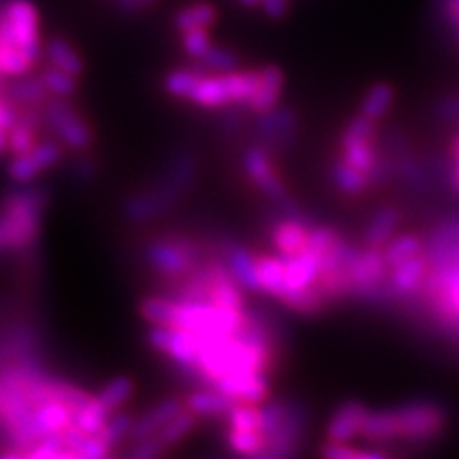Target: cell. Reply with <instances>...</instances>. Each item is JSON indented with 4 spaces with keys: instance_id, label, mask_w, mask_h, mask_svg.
Returning a JSON list of instances; mask_svg holds the SVG:
<instances>
[{
    "instance_id": "cell-27",
    "label": "cell",
    "mask_w": 459,
    "mask_h": 459,
    "mask_svg": "<svg viewBox=\"0 0 459 459\" xmlns=\"http://www.w3.org/2000/svg\"><path fill=\"white\" fill-rule=\"evenodd\" d=\"M228 92H230V102L232 106L243 108L249 106L253 100L258 82H261V69H249V71H228V74H222Z\"/></svg>"
},
{
    "instance_id": "cell-23",
    "label": "cell",
    "mask_w": 459,
    "mask_h": 459,
    "mask_svg": "<svg viewBox=\"0 0 459 459\" xmlns=\"http://www.w3.org/2000/svg\"><path fill=\"white\" fill-rule=\"evenodd\" d=\"M190 102L205 108V109H219L226 108L230 102V92L222 74H205L195 84L194 92L190 94Z\"/></svg>"
},
{
    "instance_id": "cell-10",
    "label": "cell",
    "mask_w": 459,
    "mask_h": 459,
    "mask_svg": "<svg viewBox=\"0 0 459 459\" xmlns=\"http://www.w3.org/2000/svg\"><path fill=\"white\" fill-rule=\"evenodd\" d=\"M295 128L297 115L287 106H276L268 111L258 113V119L255 121L258 143L268 152L285 148L295 136Z\"/></svg>"
},
{
    "instance_id": "cell-9",
    "label": "cell",
    "mask_w": 459,
    "mask_h": 459,
    "mask_svg": "<svg viewBox=\"0 0 459 459\" xmlns=\"http://www.w3.org/2000/svg\"><path fill=\"white\" fill-rule=\"evenodd\" d=\"M243 169H246L251 182L258 186V190H261L268 199L274 201V204H281V201L290 199L285 184L276 172L274 163H272L270 152L263 148L261 143L251 146L243 153Z\"/></svg>"
},
{
    "instance_id": "cell-1",
    "label": "cell",
    "mask_w": 459,
    "mask_h": 459,
    "mask_svg": "<svg viewBox=\"0 0 459 459\" xmlns=\"http://www.w3.org/2000/svg\"><path fill=\"white\" fill-rule=\"evenodd\" d=\"M47 205L48 192L39 184H20L0 199V221L6 230L10 251H25L35 246Z\"/></svg>"
},
{
    "instance_id": "cell-5",
    "label": "cell",
    "mask_w": 459,
    "mask_h": 459,
    "mask_svg": "<svg viewBox=\"0 0 459 459\" xmlns=\"http://www.w3.org/2000/svg\"><path fill=\"white\" fill-rule=\"evenodd\" d=\"M398 425H400V440L408 442H429L442 433L446 425V413L435 404V402L418 400L410 404L398 406Z\"/></svg>"
},
{
    "instance_id": "cell-59",
    "label": "cell",
    "mask_w": 459,
    "mask_h": 459,
    "mask_svg": "<svg viewBox=\"0 0 459 459\" xmlns=\"http://www.w3.org/2000/svg\"><path fill=\"white\" fill-rule=\"evenodd\" d=\"M452 155L455 157V161H459V136H455V140L452 142Z\"/></svg>"
},
{
    "instance_id": "cell-24",
    "label": "cell",
    "mask_w": 459,
    "mask_h": 459,
    "mask_svg": "<svg viewBox=\"0 0 459 459\" xmlns=\"http://www.w3.org/2000/svg\"><path fill=\"white\" fill-rule=\"evenodd\" d=\"M258 280H261V293L278 300L287 295L285 264L278 255H258Z\"/></svg>"
},
{
    "instance_id": "cell-3",
    "label": "cell",
    "mask_w": 459,
    "mask_h": 459,
    "mask_svg": "<svg viewBox=\"0 0 459 459\" xmlns=\"http://www.w3.org/2000/svg\"><path fill=\"white\" fill-rule=\"evenodd\" d=\"M45 119L48 131L65 148L86 152L92 146V128L67 98H48L45 104Z\"/></svg>"
},
{
    "instance_id": "cell-11",
    "label": "cell",
    "mask_w": 459,
    "mask_h": 459,
    "mask_svg": "<svg viewBox=\"0 0 459 459\" xmlns=\"http://www.w3.org/2000/svg\"><path fill=\"white\" fill-rule=\"evenodd\" d=\"M270 373L249 371L236 373L221 379L214 389L222 391L236 402H247V404H263L270 398Z\"/></svg>"
},
{
    "instance_id": "cell-7",
    "label": "cell",
    "mask_w": 459,
    "mask_h": 459,
    "mask_svg": "<svg viewBox=\"0 0 459 459\" xmlns=\"http://www.w3.org/2000/svg\"><path fill=\"white\" fill-rule=\"evenodd\" d=\"M351 283L352 295L362 299H381L383 287L386 283V272H391L385 261L383 249L368 247L358 249L351 263Z\"/></svg>"
},
{
    "instance_id": "cell-60",
    "label": "cell",
    "mask_w": 459,
    "mask_h": 459,
    "mask_svg": "<svg viewBox=\"0 0 459 459\" xmlns=\"http://www.w3.org/2000/svg\"><path fill=\"white\" fill-rule=\"evenodd\" d=\"M241 4H246V6H261V0H241Z\"/></svg>"
},
{
    "instance_id": "cell-14",
    "label": "cell",
    "mask_w": 459,
    "mask_h": 459,
    "mask_svg": "<svg viewBox=\"0 0 459 459\" xmlns=\"http://www.w3.org/2000/svg\"><path fill=\"white\" fill-rule=\"evenodd\" d=\"M278 256L285 264L287 293L297 291V290H307V287L318 281L320 268H322V256L318 253L305 249L297 255H278Z\"/></svg>"
},
{
    "instance_id": "cell-49",
    "label": "cell",
    "mask_w": 459,
    "mask_h": 459,
    "mask_svg": "<svg viewBox=\"0 0 459 459\" xmlns=\"http://www.w3.org/2000/svg\"><path fill=\"white\" fill-rule=\"evenodd\" d=\"M211 47H212V42H211V35L207 29H192V31L182 33V48L192 57V60H199V57H204Z\"/></svg>"
},
{
    "instance_id": "cell-2",
    "label": "cell",
    "mask_w": 459,
    "mask_h": 459,
    "mask_svg": "<svg viewBox=\"0 0 459 459\" xmlns=\"http://www.w3.org/2000/svg\"><path fill=\"white\" fill-rule=\"evenodd\" d=\"M146 263L167 280H177L207 261L197 243L184 236H165L150 241L143 249Z\"/></svg>"
},
{
    "instance_id": "cell-33",
    "label": "cell",
    "mask_w": 459,
    "mask_h": 459,
    "mask_svg": "<svg viewBox=\"0 0 459 459\" xmlns=\"http://www.w3.org/2000/svg\"><path fill=\"white\" fill-rule=\"evenodd\" d=\"M333 182L344 195H351V197L362 195L371 184L369 177L364 170L352 167L344 160H339L333 165Z\"/></svg>"
},
{
    "instance_id": "cell-43",
    "label": "cell",
    "mask_w": 459,
    "mask_h": 459,
    "mask_svg": "<svg viewBox=\"0 0 459 459\" xmlns=\"http://www.w3.org/2000/svg\"><path fill=\"white\" fill-rule=\"evenodd\" d=\"M197 415H194L188 408H186L182 413H178L175 420H170L161 430H160V438L167 444V446H175V444L182 442L186 437H188L192 430L195 429Z\"/></svg>"
},
{
    "instance_id": "cell-13",
    "label": "cell",
    "mask_w": 459,
    "mask_h": 459,
    "mask_svg": "<svg viewBox=\"0 0 459 459\" xmlns=\"http://www.w3.org/2000/svg\"><path fill=\"white\" fill-rule=\"evenodd\" d=\"M369 410L358 400H347L335 410L327 423V440L332 442H351L362 435V427Z\"/></svg>"
},
{
    "instance_id": "cell-46",
    "label": "cell",
    "mask_w": 459,
    "mask_h": 459,
    "mask_svg": "<svg viewBox=\"0 0 459 459\" xmlns=\"http://www.w3.org/2000/svg\"><path fill=\"white\" fill-rule=\"evenodd\" d=\"M376 123L377 121H373L360 113L358 117H354L347 126L342 128L341 140H339L341 146H349V143L364 142V140H376V134H377Z\"/></svg>"
},
{
    "instance_id": "cell-58",
    "label": "cell",
    "mask_w": 459,
    "mask_h": 459,
    "mask_svg": "<svg viewBox=\"0 0 459 459\" xmlns=\"http://www.w3.org/2000/svg\"><path fill=\"white\" fill-rule=\"evenodd\" d=\"M3 251H10V247H8V236H6L4 224H3V221H0V253Z\"/></svg>"
},
{
    "instance_id": "cell-30",
    "label": "cell",
    "mask_w": 459,
    "mask_h": 459,
    "mask_svg": "<svg viewBox=\"0 0 459 459\" xmlns=\"http://www.w3.org/2000/svg\"><path fill=\"white\" fill-rule=\"evenodd\" d=\"M393 104H394L393 86L389 82H376L366 92L362 104H360V113L373 121H379L391 111Z\"/></svg>"
},
{
    "instance_id": "cell-15",
    "label": "cell",
    "mask_w": 459,
    "mask_h": 459,
    "mask_svg": "<svg viewBox=\"0 0 459 459\" xmlns=\"http://www.w3.org/2000/svg\"><path fill=\"white\" fill-rule=\"evenodd\" d=\"M186 410V400L182 398H167L160 404L148 410L146 413H142L140 418L134 420L131 437H128V442H136L160 435V430L170 421L175 420L178 413Z\"/></svg>"
},
{
    "instance_id": "cell-21",
    "label": "cell",
    "mask_w": 459,
    "mask_h": 459,
    "mask_svg": "<svg viewBox=\"0 0 459 459\" xmlns=\"http://www.w3.org/2000/svg\"><path fill=\"white\" fill-rule=\"evenodd\" d=\"M3 96L16 102L18 106H40L48 102L50 92L47 84L42 82L40 75L35 77L27 74L22 77H13L10 82H4Z\"/></svg>"
},
{
    "instance_id": "cell-42",
    "label": "cell",
    "mask_w": 459,
    "mask_h": 459,
    "mask_svg": "<svg viewBox=\"0 0 459 459\" xmlns=\"http://www.w3.org/2000/svg\"><path fill=\"white\" fill-rule=\"evenodd\" d=\"M195 65L205 74H228V71L238 69L239 57L228 48L211 47L204 57H199Z\"/></svg>"
},
{
    "instance_id": "cell-4",
    "label": "cell",
    "mask_w": 459,
    "mask_h": 459,
    "mask_svg": "<svg viewBox=\"0 0 459 459\" xmlns=\"http://www.w3.org/2000/svg\"><path fill=\"white\" fill-rule=\"evenodd\" d=\"M308 411L303 402L290 398L285 418L270 433L263 435L264 448L256 455V459H287L299 452L307 430Z\"/></svg>"
},
{
    "instance_id": "cell-28",
    "label": "cell",
    "mask_w": 459,
    "mask_h": 459,
    "mask_svg": "<svg viewBox=\"0 0 459 459\" xmlns=\"http://www.w3.org/2000/svg\"><path fill=\"white\" fill-rule=\"evenodd\" d=\"M45 56L50 65L64 69L75 77H79L84 71L82 56L71 47L65 39H50L45 47Z\"/></svg>"
},
{
    "instance_id": "cell-50",
    "label": "cell",
    "mask_w": 459,
    "mask_h": 459,
    "mask_svg": "<svg viewBox=\"0 0 459 459\" xmlns=\"http://www.w3.org/2000/svg\"><path fill=\"white\" fill-rule=\"evenodd\" d=\"M339 239H341V236L337 234V230L329 228V226H312L310 234H308L307 249L318 253L322 256L324 253L332 249Z\"/></svg>"
},
{
    "instance_id": "cell-32",
    "label": "cell",
    "mask_w": 459,
    "mask_h": 459,
    "mask_svg": "<svg viewBox=\"0 0 459 459\" xmlns=\"http://www.w3.org/2000/svg\"><path fill=\"white\" fill-rule=\"evenodd\" d=\"M281 303L291 308L297 314H303V316H316L318 314L324 305L327 303V299L322 291V287L318 283H314L307 290H297V291H290L283 299Z\"/></svg>"
},
{
    "instance_id": "cell-18",
    "label": "cell",
    "mask_w": 459,
    "mask_h": 459,
    "mask_svg": "<svg viewBox=\"0 0 459 459\" xmlns=\"http://www.w3.org/2000/svg\"><path fill=\"white\" fill-rule=\"evenodd\" d=\"M236 404L238 402L234 398L214 389V386H199L197 391L186 398V408L197 415V418L209 420H226Z\"/></svg>"
},
{
    "instance_id": "cell-45",
    "label": "cell",
    "mask_w": 459,
    "mask_h": 459,
    "mask_svg": "<svg viewBox=\"0 0 459 459\" xmlns=\"http://www.w3.org/2000/svg\"><path fill=\"white\" fill-rule=\"evenodd\" d=\"M45 170L39 161L33 157V153H22V155H13L10 163H8V177L12 182L16 184H31L39 178L40 172Z\"/></svg>"
},
{
    "instance_id": "cell-16",
    "label": "cell",
    "mask_w": 459,
    "mask_h": 459,
    "mask_svg": "<svg viewBox=\"0 0 459 459\" xmlns=\"http://www.w3.org/2000/svg\"><path fill=\"white\" fill-rule=\"evenodd\" d=\"M222 258L226 261L234 280L241 285L243 291L261 293V280H258V256L241 246H226Z\"/></svg>"
},
{
    "instance_id": "cell-25",
    "label": "cell",
    "mask_w": 459,
    "mask_h": 459,
    "mask_svg": "<svg viewBox=\"0 0 459 459\" xmlns=\"http://www.w3.org/2000/svg\"><path fill=\"white\" fill-rule=\"evenodd\" d=\"M400 224V211L393 205L381 207L376 214H373L368 230H366V246L368 247H379L383 249L389 243L396 232Z\"/></svg>"
},
{
    "instance_id": "cell-40",
    "label": "cell",
    "mask_w": 459,
    "mask_h": 459,
    "mask_svg": "<svg viewBox=\"0 0 459 459\" xmlns=\"http://www.w3.org/2000/svg\"><path fill=\"white\" fill-rule=\"evenodd\" d=\"M133 425H134L133 413L117 410L109 415V420L106 421L104 429L100 430L98 437H102L111 448H115V446H119V444H123L125 440H128Z\"/></svg>"
},
{
    "instance_id": "cell-54",
    "label": "cell",
    "mask_w": 459,
    "mask_h": 459,
    "mask_svg": "<svg viewBox=\"0 0 459 459\" xmlns=\"http://www.w3.org/2000/svg\"><path fill=\"white\" fill-rule=\"evenodd\" d=\"M435 109L442 121H450V123L459 125V94L444 96Z\"/></svg>"
},
{
    "instance_id": "cell-31",
    "label": "cell",
    "mask_w": 459,
    "mask_h": 459,
    "mask_svg": "<svg viewBox=\"0 0 459 459\" xmlns=\"http://www.w3.org/2000/svg\"><path fill=\"white\" fill-rule=\"evenodd\" d=\"M140 316L152 325H175L177 300L167 295H153L142 299Z\"/></svg>"
},
{
    "instance_id": "cell-57",
    "label": "cell",
    "mask_w": 459,
    "mask_h": 459,
    "mask_svg": "<svg viewBox=\"0 0 459 459\" xmlns=\"http://www.w3.org/2000/svg\"><path fill=\"white\" fill-rule=\"evenodd\" d=\"M74 169H75V175H77L81 180L89 182V180L92 178V169H94V165H92L91 160H86V157H79Z\"/></svg>"
},
{
    "instance_id": "cell-37",
    "label": "cell",
    "mask_w": 459,
    "mask_h": 459,
    "mask_svg": "<svg viewBox=\"0 0 459 459\" xmlns=\"http://www.w3.org/2000/svg\"><path fill=\"white\" fill-rule=\"evenodd\" d=\"M204 75L205 71H201L197 65L175 69L165 77V91L169 96L177 100H190L197 81Z\"/></svg>"
},
{
    "instance_id": "cell-26",
    "label": "cell",
    "mask_w": 459,
    "mask_h": 459,
    "mask_svg": "<svg viewBox=\"0 0 459 459\" xmlns=\"http://www.w3.org/2000/svg\"><path fill=\"white\" fill-rule=\"evenodd\" d=\"M167 211H169L167 205L163 204V199L155 190L138 192L131 197H126V201L123 204L125 217L133 222H148Z\"/></svg>"
},
{
    "instance_id": "cell-29",
    "label": "cell",
    "mask_w": 459,
    "mask_h": 459,
    "mask_svg": "<svg viewBox=\"0 0 459 459\" xmlns=\"http://www.w3.org/2000/svg\"><path fill=\"white\" fill-rule=\"evenodd\" d=\"M219 20V12L209 3H195L182 8L175 16V27L180 33L192 29H211Z\"/></svg>"
},
{
    "instance_id": "cell-39",
    "label": "cell",
    "mask_w": 459,
    "mask_h": 459,
    "mask_svg": "<svg viewBox=\"0 0 459 459\" xmlns=\"http://www.w3.org/2000/svg\"><path fill=\"white\" fill-rule=\"evenodd\" d=\"M226 444L234 454L238 455H247L255 457L263 452L264 448V438L261 430H238V429H228L226 433Z\"/></svg>"
},
{
    "instance_id": "cell-62",
    "label": "cell",
    "mask_w": 459,
    "mask_h": 459,
    "mask_svg": "<svg viewBox=\"0 0 459 459\" xmlns=\"http://www.w3.org/2000/svg\"><path fill=\"white\" fill-rule=\"evenodd\" d=\"M138 3H140V6H142V4H150L152 0H138Z\"/></svg>"
},
{
    "instance_id": "cell-35",
    "label": "cell",
    "mask_w": 459,
    "mask_h": 459,
    "mask_svg": "<svg viewBox=\"0 0 459 459\" xmlns=\"http://www.w3.org/2000/svg\"><path fill=\"white\" fill-rule=\"evenodd\" d=\"M111 413L113 411L108 406H104L98 396H94L89 404L74 411V425L86 435H98L100 430L104 429Z\"/></svg>"
},
{
    "instance_id": "cell-55",
    "label": "cell",
    "mask_w": 459,
    "mask_h": 459,
    "mask_svg": "<svg viewBox=\"0 0 459 459\" xmlns=\"http://www.w3.org/2000/svg\"><path fill=\"white\" fill-rule=\"evenodd\" d=\"M261 6L270 18L278 20L285 16L287 8H290V3H287V0H261Z\"/></svg>"
},
{
    "instance_id": "cell-17",
    "label": "cell",
    "mask_w": 459,
    "mask_h": 459,
    "mask_svg": "<svg viewBox=\"0 0 459 459\" xmlns=\"http://www.w3.org/2000/svg\"><path fill=\"white\" fill-rule=\"evenodd\" d=\"M310 222L299 219L281 217L270 230L272 246H274L278 255H297L307 249Z\"/></svg>"
},
{
    "instance_id": "cell-12",
    "label": "cell",
    "mask_w": 459,
    "mask_h": 459,
    "mask_svg": "<svg viewBox=\"0 0 459 459\" xmlns=\"http://www.w3.org/2000/svg\"><path fill=\"white\" fill-rule=\"evenodd\" d=\"M430 274V263L425 253L410 256L408 261L391 268L389 285L391 293L396 297H413L423 290Z\"/></svg>"
},
{
    "instance_id": "cell-52",
    "label": "cell",
    "mask_w": 459,
    "mask_h": 459,
    "mask_svg": "<svg viewBox=\"0 0 459 459\" xmlns=\"http://www.w3.org/2000/svg\"><path fill=\"white\" fill-rule=\"evenodd\" d=\"M131 444L133 446H131V450H128L126 455L133 459H155L169 450V446L160 438V435L143 438V440H136Z\"/></svg>"
},
{
    "instance_id": "cell-56",
    "label": "cell",
    "mask_w": 459,
    "mask_h": 459,
    "mask_svg": "<svg viewBox=\"0 0 459 459\" xmlns=\"http://www.w3.org/2000/svg\"><path fill=\"white\" fill-rule=\"evenodd\" d=\"M442 12L446 20L459 31V0H442Z\"/></svg>"
},
{
    "instance_id": "cell-44",
    "label": "cell",
    "mask_w": 459,
    "mask_h": 459,
    "mask_svg": "<svg viewBox=\"0 0 459 459\" xmlns=\"http://www.w3.org/2000/svg\"><path fill=\"white\" fill-rule=\"evenodd\" d=\"M228 429L238 430H261V404L238 402L226 418Z\"/></svg>"
},
{
    "instance_id": "cell-48",
    "label": "cell",
    "mask_w": 459,
    "mask_h": 459,
    "mask_svg": "<svg viewBox=\"0 0 459 459\" xmlns=\"http://www.w3.org/2000/svg\"><path fill=\"white\" fill-rule=\"evenodd\" d=\"M322 455L327 459H383L385 452L379 450H356L349 442H332L327 440L322 448Z\"/></svg>"
},
{
    "instance_id": "cell-53",
    "label": "cell",
    "mask_w": 459,
    "mask_h": 459,
    "mask_svg": "<svg viewBox=\"0 0 459 459\" xmlns=\"http://www.w3.org/2000/svg\"><path fill=\"white\" fill-rule=\"evenodd\" d=\"M33 157L39 161V165L42 169H50L54 165H57L62 161V146L57 143L56 140H42V142H37V146L31 150Z\"/></svg>"
},
{
    "instance_id": "cell-34",
    "label": "cell",
    "mask_w": 459,
    "mask_h": 459,
    "mask_svg": "<svg viewBox=\"0 0 459 459\" xmlns=\"http://www.w3.org/2000/svg\"><path fill=\"white\" fill-rule=\"evenodd\" d=\"M379 146L377 140H364V142H354L349 146H341V160L351 163L352 167L364 170L366 175L373 170L376 163L379 161Z\"/></svg>"
},
{
    "instance_id": "cell-8",
    "label": "cell",
    "mask_w": 459,
    "mask_h": 459,
    "mask_svg": "<svg viewBox=\"0 0 459 459\" xmlns=\"http://www.w3.org/2000/svg\"><path fill=\"white\" fill-rule=\"evenodd\" d=\"M148 342L155 351L167 354L177 368H188L197 364L201 337L188 332V329L153 325L148 332Z\"/></svg>"
},
{
    "instance_id": "cell-20",
    "label": "cell",
    "mask_w": 459,
    "mask_h": 459,
    "mask_svg": "<svg viewBox=\"0 0 459 459\" xmlns=\"http://www.w3.org/2000/svg\"><path fill=\"white\" fill-rule=\"evenodd\" d=\"M283 82L285 75L278 65H266L261 69V82H258V89L249 102V111L253 113H263L272 108H276L281 92H283Z\"/></svg>"
},
{
    "instance_id": "cell-41",
    "label": "cell",
    "mask_w": 459,
    "mask_h": 459,
    "mask_svg": "<svg viewBox=\"0 0 459 459\" xmlns=\"http://www.w3.org/2000/svg\"><path fill=\"white\" fill-rule=\"evenodd\" d=\"M133 394H134V383H133V379L121 376V377L111 379L96 396L111 411H117V410H121L126 404L128 400H131Z\"/></svg>"
},
{
    "instance_id": "cell-51",
    "label": "cell",
    "mask_w": 459,
    "mask_h": 459,
    "mask_svg": "<svg viewBox=\"0 0 459 459\" xmlns=\"http://www.w3.org/2000/svg\"><path fill=\"white\" fill-rule=\"evenodd\" d=\"M64 450H65L64 433H52L42 438L40 442H37L35 446L29 450L27 457L29 459H57Z\"/></svg>"
},
{
    "instance_id": "cell-22",
    "label": "cell",
    "mask_w": 459,
    "mask_h": 459,
    "mask_svg": "<svg viewBox=\"0 0 459 459\" xmlns=\"http://www.w3.org/2000/svg\"><path fill=\"white\" fill-rule=\"evenodd\" d=\"M371 444H393L400 440L396 408L369 411L362 427V435Z\"/></svg>"
},
{
    "instance_id": "cell-38",
    "label": "cell",
    "mask_w": 459,
    "mask_h": 459,
    "mask_svg": "<svg viewBox=\"0 0 459 459\" xmlns=\"http://www.w3.org/2000/svg\"><path fill=\"white\" fill-rule=\"evenodd\" d=\"M40 79H42V82L47 84L50 96H54V98L71 100L79 89V82H77L75 75H71V74H67V71L57 69L54 65H48V67L42 69Z\"/></svg>"
},
{
    "instance_id": "cell-47",
    "label": "cell",
    "mask_w": 459,
    "mask_h": 459,
    "mask_svg": "<svg viewBox=\"0 0 459 459\" xmlns=\"http://www.w3.org/2000/svg\"><path fill=\"white\" fill-rule=\"evenodd\" d=\"M37 131L25 123H18L16 126L8 131V152L12 155L29 153L37 146Z\"/></svg>"
},
{
    "instance_id": "cell-6",
    "label": "cell",
    "mask_w": 459,
    "mask_h": 459,
    "mask_svg": "<svg viewBox=\"0 0 459 459\" xmlns=\"http://www.w3.org/2000/svg\"><path fill=\"white\" fill-rule=\"evenodd\" d=\"M0 10L8 20L16 47L37 65L45 54V47L40 42L39 12L35 4L31 0H8Z\"/></svg>"
},
{
    "instance_id": "cell-61",
    "label": "cell",
    "mask_w": 459,
    "mask_h": 459,
    "mask_svg": "<svg viewBox=\"0 0 459 459\" xmlns=\"http://www.w3.org/2000/svg\"><path fill=\"white\" fill-rule=\"evenodd\" d=\"M454 180L459 186V161H455V167H454Z\"/></svg>"
},
{
    "instance_id": "cell-36",
    "label": "cell",
    "mask_w": 459,
    "mask_h": 459,
    "mask_svg": "<svg viewBox=\"0 0 459 459\" xmlns=\"http://www.w3.org/2000/svg\"><path fill=\"white\" fill-rule=\"evenodd\" d=\"M420 253H425V246H423V241L413 234L396 236L383 247L385 261H386V264H389V268H394L400 263L408 261L410 256H415Z\"/></svg>"
},
{
    "instance_id": "cell-19",
    "label": "cell",
    "mask_w": 459,
    "mask_h": 459,
    "mask_svg": "<svg viewBox=\"0 0 459 459\" xmlns=\"http://www.w3.org/2000/svg\"><path fill=\"white\" fill-rule=\"evenodd\" d=\"M33 421H35L37 433L42 440L52 433H62V430L74 425V410L60 400H50L35 408Z\"/></svg>"
}]
</instances>
